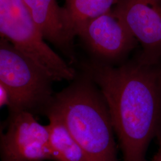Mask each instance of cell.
Listing matches in <instances>:
<instances>
[{
  "label": "cell",
  "mask_w": 161,
  "mask_h": 161,
  "mask_svg": "<svg viewBox=\"0 0 161 161\" xmlns=\"http://www.w3.org/2000/svg\"><path fill=\"white\" fill-rule=\"evenodd\" d=\"M49 147L51 160L54 161H91L57 115L47 113Z\"/></svg>",
  "instance_id": "9c48e42d"
},
{
  "label": "cell",
  "mask_w": 161,
  "mask_h": 161,
  "mask_svg": "<svg viewBox=\"0 0 161 161\" xmlns=\"http://www.w3.org/2000/svg\"><path fill=\"white\" fill-rule=\"evenodd\" d=\"M82 68L105 100L123 161H146L150 143L161 136V64L136 58L115 66L92 60Z\"/></svg>",
  "instance_id": "6da1fadb"
},
{
  "label": "cell",
  "mask_w": 161,
  "mask_h": 161,
  "mask_svg": "<svg viewBox=\"0 0 161 161\" xmlns=\"http://www.w3.org/2000/svg\"><path fill=\"white\" fill-rule=\"evenodd\" d=\"M119 1L65 0L64 8L75 36L76 30L82 25L110 12Z\"/></svg>",
  "instance_id": "30bf717a"
},
{
  "label": "cell",
  "mask_w": 161,
  "mask_h": 161,
  "mask_svg": "<svg viewBox=\"0 0 161 161\" xmlns=\"http://www.w3.org/2000/svg\"><path fill=\"white\" fill-rule=\"evenodd\" d=\"M9 101L8 94L6 88L0 82V108L4 105H8Z\"/></svg>",
  "instance_id": "8fae6325"
},
{
  "label": "cell",
  "mask_w": 161,
  "mask_h": 161,
  "mask_svg": "<svg viewBox=\"0 0 161 161\" xmlns=\"http://www.w3.org/2000/svg\"><path fill=\"white\" fill-rule=\"evenodd\" d=\"M54 96L47 110L63 121L91 161H118L109 112L97 85L84 70Z\"/></svg>",
  "instance_id": "7a4b0ae2"
},
{
  "label": "cell",
  "mask_w": 161,
  "mask_h": 161,
  "mask_svg": "<svg viewBox=\"0 0 161 161\" xmlns=\"http://www.w3.org/2000/svg\"><path fill=\"white\" fill-rule=\"evenodd\" d=\"M35 24L46 41L57 47L71 62L75 59L76 36L64 7L58 0H23Z\"/></svg>",
  "instance_id": "ba28073f"
},
{
  "label": "cell",
  "mask_w": 161,
  "mask_h": 161,
  "mask_svg": "<svg viewBox=\"0 0 161 161\" xmlns=\"http://www.w3.org/2000/svg\"><path fill=\"white\" fill-rule=\"evenodd\" d=\"M158 149L157 150V152L156 153L153 159L151 160V161H161V136L158 138Z\"/></svg>",
  "instance_id": "7c38bea8"
},
{
  "label": "cell",
  "mask_w": 161,
  "mask_h": 161,
  "mask_svg": "<svg viewBox=\"0 0 161 161\" xmlns=\"http://www.w3.org/2000/svg\"><path fill=\"white\" fill-rule=\"evenodd\" d=\"M0 37L32 59L53 81L75 78V69L47 44L23 0H0Z\"/></svg>",
  "instance_id": "277c9868"
},
{
  "label": "cell",
  "mask_w": 161,
  "mask_h": 161,
  "mask_svg": "<svg viewBox=\"0 0 161 161\" xmlns=\"http://www.w3.org/2000/svg\"><path fill=\"white\" fill-rule=\"evenodd\" d=\"M53 82L32 59L0 37V82L8 94L10 112L46 114L54 96Z\"/></svg>",
  "instance_id": "3957f363"
},
{
  "label": "cell",
  "mask_w": 161,
  "mask_h": 161,
  "mask_svg": "<svg viewBox=\"0 0 161 161\" xmlns=\"http://www.w3.org/2000/svg\"><path fill=\"white\" fill-rule=\"evenodd\" d=\"M10 113L6 132L0 124L1 161L51 160L48 125L40 124L28 111Z\"/></svg>",
  "instance_id": "5b68a950"
},
{
  "label": "cell",
  "mask_w": 161,
  "mask_h": 161,
  "mask_svg": "<svg viewBox=\"0 0 161 161\" xmlns=\"http://www.w3.org/2000/svg\"><path fill=\"white\" fill-rule=\"evenodd\" d=\"M95 60L114 65L124 60L137 40L113 9L80 26L76 31Z\"/></svg>",
  "instance_id": "8992f818"
},
{
  "label": "cell",
  "mask_w": 161,
  "mask_h": 161,
  "mask_svg": "<svg viewBox=\"0 0 161 161\" xmlns=\"http://www.w3.org/2000/svg\"><path fill=\"white\" fill-rule=\"evenodd\" d=\"M113 11L140 43L138 60L161 64V0H119Z\"/></svg>",
  "instance_id": "52a82bcc"
}]
</instances>
